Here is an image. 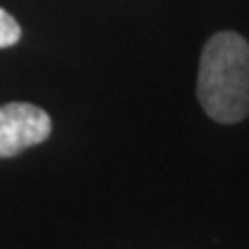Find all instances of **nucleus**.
I'll list each match as a JSON object with an SVG mask.
<instances>
[{
  "instance_id": "nucleus-1",
  "label": "nucleus",
  "mask_w": 249,
  "mask_h": 249,
  "mask_svg": "<svg viewBox=\"0 0 249 249\" xmlns=\"http://www.w3.org/2000/svg\"><path fill=\"white\" fill-rule=\"evenodd\" d=\"M196 95L214 123L233 124L249 116V42L238 33H217L203 46Z\"/></svg>"
},
{
  "instance_id": "nucleus-2",
  "label": "nucleus",
  "mask_w": 249,
  "mask_h": 249,
  "mask_svg": "<svg viewBox=\"0 0 249 249\" xmlns=\"http://www.w3.org/2000/svg\"><path fill=\"white\" fill-rule=\"evenodd\" d=\"M51 134V118L44 108L12 102L0 107V157H14L18 152L44 143Z\"/></svg>"
},
{
  "instance_id": "nucleus-3",
  "label": "nucleus",
  "mask_w": 249,
  "mask_h": 249,
  "mask_svg": "<svg viewBox=\"0 0 249 249\" xmlns=\"http://www.w3.org/2000/svg\"><path fill=\"white\" fill-rule=\"evenodd\" d=\"M21 39V26L17 23V18L12 17L9 12L0 7V49L17 44Z\"/></svg>"
}]
</instances>
